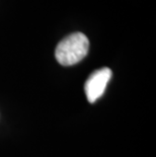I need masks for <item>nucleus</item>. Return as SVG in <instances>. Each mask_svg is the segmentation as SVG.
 Segmentation results:
<instances>
[{"label":"nucleus","mask_w":156,"mask_h":157,"mask_svg":"<svg viewBox=\"0 0 156 157\" xmlns=\"http://www.w3.org/2000/svg\"><path fill=\"white\" fill-rule=\"evenodd\" d=\"M89 41L82 33H73L59 43L55 50V57L59 64L72 66L82 61L88 54Z\"/></svg>","instance_id":"obj_1"},{"label":"nucleus","mask_w":156,"mask_h":157,"mask_svg":"<svg viewBox=\"0 0 156 157\" xmlns=\"http://www.w3.org/2000/svg\"><path fill=\"white\" fill-rule=\"evenodd\" d=\"M112 70L108 67L101 68L91 73L84 85L85 94L89 102H95L104 94L105 87L112 78Z\"/></svg>","instance_id":"obj_2"}]
</instances>
